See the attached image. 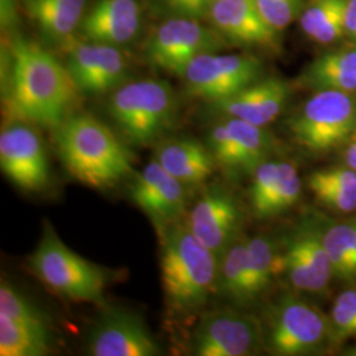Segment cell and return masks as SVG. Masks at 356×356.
<instances>
[{
	"label": "cell",
	"instance_id": "obj_1",
	"mask_svg": "<svg viewBox=\"0 0 356 356\" xmlns=\"http://www.w3.org/2000/svg\"><path fill=\"white\" fill-rule=\"evenodd\" d=\"M79 90L66 65L26 38H15L8 58L7 110L13 119L41 127H58Z\"/></svg>",
	"mask_w": 356,
	"mask_h": 356
},
{
	"label": "cell",
	"instance_id": "obj_2",
	"mask_svg": "<svg viewBox=\"0 0 356 356\" xmlns=\"http://www.w3.org/2000/svg\"><path fill=\"white\" fill-rule=\"evenodd\" d=\"M56 144L66 170L90 188H111L134 172L126 144L92 115L67 116L56 128Z\"/></svg>",
	"mask_w": 356,
	"mask_h": 356
},
{
	"label": "cell",
	"instance_id": "obj_3",
	"mask_svg": "<svg viewBox=\"0 0 356 356\" xmlns=\"http://www.w3.org/2000/svg\"><path fill=\"white\" fill-rule=\"evenodd\" d=\"M219 257L185 225L163 231L161 281L169 309L181 316L200 312L216 293Z\"/></svg>",
	"mask_w": 356,
	"mask_h": 356
},
{
	"label": "cell",
	"instance_id": "obj_4",
	"mask_svg": "<svg viewBox=\"0 0 356 356\" xmlns=\"http://www.w3.org/2000/svg\"><path fill=\"white\" fill-rule=\"evenodd\" d=\"M176 97L161 79H140L114 90L108 113L123 136L138 147L159 140L175 122Z\"/></svg>",
	"mask_w": 356,
	"mask_h": 356
},
{
	"label": "cell",
	"instance_id": "obj_5",
	"mask_svg": "<svg viewBox=\"0 0 356 356\" xmlns=\"http://www.w3.org/2000/svg\"><path fill=\"white\" fill-rule=\"evenodd\" d=\"M31 267L51 291L73 301L104 305L107 275L65 244L49 223L44 226Z\"/></svg>",
	"mask_w": 356,
	"mask_h": 356
},
{
	"label": "cell",
	"instance_id": "obj_6",
	"mask_svg": "<svg viewBox=\"0 0 356 356\" xmlns=\"http://www.w3.org/2000/svg\"><path fill=\"white\" fill-rule=\"evenodd\" d=\"M263 334L273 355H316L334 344L329 316L292 293L282 294L268 309Z\"/></svg>",
	"mask_w": 356,
	"mask_h": 356
},
{
	"label": "cell",
	"instance_id": "obj_7",
	"mask_svg": "<svg viewBox=\"0 0 356 356\" xmlns=\"http://www.w3.org/2000/svg\"><path fill=\"white\" fill-rule=\"evenodd\" d=\"M288 129L312 156L337 151L356 135V101L342 91H316L288 120Z\"/></svg>",
	"mask_w": 356,
	"mask_h": 356
},
{
	"label": "cell",
	"instance_id": "obj_8",
	"mask_svg": "<svg viewBox=\"0 0 356 356\" xmlns=\"http://www.w3.org/2000/svg\"><path fill=\"white\" fill-rule=\"evenodd\" d=\"M227 41L201 20L173 16L154 29L145 45V57L153 67L181 76L191 61L209 51H219Z\"/></svg>",
	"mask_w": 356,
	"mask_h": 356
},
{
	"label": "cell",
	"instance_id": "obj_9",
	"mask_svg": "<svg viewBox=\"0 0 356 356\" xmlns=\"http://www.w3.org/2000/svg\"><path fill=\"white\" fill-rule=\"evenodd\" d=\"M261 74L263 64L252 54L209 51L195 57L181 76L189 95L213 104L252 85Z\"/></svg>",
	"mask_w": 356,
	"mask_h": 356
},
{
	"label": "cell",
	"instance_id": "obj_10",
	"mask_svg": "<svg viewBox=\"0 0 356 356\" xmlns=\"http://www.w3.org/2000/svg\"><path fill=\"white\" fill-rule=\"evenodd\" d=\"M45 314L8 281L0 285V355L44 356L51 351Z\"/></svg>",
	"mask_w": 356,
	"mask_h": 356
},
{
	"label": "cell",
	"instance_id": "obj_11",
	"mask_svg": "<svg viewBox=\"0 0 356 356\" xmlns=\"http://www.w3.org/2000/svg\"><path fill=\"white\" fill-rule=\"evenodd\" d=\"M264 344L263 326L254 316L239 310L202 312L191 337L197 356L254 355Z\"/></svg>",
	"mask_w": 356,
	"mask_h": 356
},
{
	"label": "cell",
	"instance_id": "obj_12",
	"mask_svg": "<svg viewBox=\"0 0 356 356\" xmlns=\"http://www.w3.org/2000/svg\"><path fill=\"white\" fill-rule=\"evenodd\" d=\"M281 273L297 292L322 294L329 289L334 272L319 218L300 223L288 234L281 245Z\"/></svg>",
	"mask_w": 356,
	"mask_h": 356
},
{
	"label": "cell",
	"instance_id": "obj_13",
	"mask_svg": "<svg viewBox=\"0 0 356 356\" xmlns=\"http://www.w3.org/2000/svg\"><path fill=\"white\" fill-rule=\"evenodd\" d=\"M0 168L23 191H41L49 185L48 156L41 136L31 123L16 119L1 129Z\"/></svg>",
	"mask_w": 356,
	"mask_h": 356
},
{
	"label": "cell",
	"instance_id": "obj_14",
	"mask_svg": "<svg viewBox=\"0 0 356 356\" xmlns=\"http://www.w3.org/2000/svg\"><path fill=\"white\" fill-rule=\"evenodd\" d=\"M206 144L218 166L227 173L251 176L257 166L268 160L273 139L266 127L226 118L211 127Z\"/></svg>",
	"mask_w": 356,
	"mask_h": 356
},
{
	"label": "cell",
	"instance_id": "obj_15",
	"mask_svg": "<svg viewBox=\"0 0 356 356\" xmlns=\"http://www.w3.org/2000/svg\"><path fill=\"white\" fill-rule=\"evenodd\" d=\"M91 356H157L163 348L144 319L124 307H106L88 337Z\"/></svg>",
	"mask_w": 356,
	"mask_h": 356
},
{
	"label": "cell",
	"instance_id": "obj_16",
	"mask_svg": "<svg viewBox=\"0 0 356 356\" xmlns=\"http://www.w3.org/2000/svg\"><path fill=\"white\" fill-rule=\"evenodd\" d=\"M185 226L220 257L242 235V210L227 189L219 185L209 186L191 206Z\"/></svg>",
	"mask_w": 356,
	"mask_h": 356
},
{
	"label": "cell",
	"instance_id": "obj_17",
	"mask_svg": "<svg viewBox=\"0 0 356 356\" xmlns=\"http://www.w3.org/2000/svg\"><path fill=\"white\" fill-rule=\"evenodd\" d=\"M186 189L153 159L135 176L128 194L153 225L164 231L182 216L186 204Z\"/></svg>",
	"mask_w": 356,
	"mask_h": 356
},
{
	"label": "cell",
	"instance_id": "obj_18",
	"mask_svg": "<svg viewBox=\"0 0 356 356\" xmlns=\"http://www.w3.org/2000/svg\"><path fill=\"white\" fill-rule=\"evenodd\" d=\"M207 20L227 42L261 49H277L280 35L268 24L254 0H214Z\"/></svg>",
	"mask_w": 356,
	"mask_h": 356
},
{
	"label": "cell",
	"instance_id": "obj_19",
	"mask_svg": "<svg viewBox=\"0 0 356 356\" xmlns=\"http://www.w3.org/2000/svg\"><path fill=\"white\" fill-rule=\"evenodd\" d=\"M250 204L257 219L281 216L298 202L302 181L291 161L266 160L251 175Z\"/></svg>",
	"mask_w": 356,
	"mask_h": 356
},
{
	"label": "cell",
	"instance_id": "obj_20",
	"mask_svg": "<svg viewBox=\"0 0 356 356\" xmlns=\"http://www.w3.org/2000/svg\"><path fill=\"white\" fill-rule=\"evenodd\" d=\"M67 69L79 91L101 94L122 86L128 64L119 47L91 42L74 44L67 58Z\"/></svg>",
	"mask_w": 356,
	"mask_h": 356
},
{
	"label": "cell",
	"instance_id": "obj_21",
	"mask_svg": "<svg viewBox=\"0 0 356 356\" xmlns=\"http://www.w3.org/2000/svg\"><path fill=\"white\" fill-rule=\"evenodd\" d=\"M291 95V86L281 78H260L252 85L229 98L213 103V108L227 116L267 127L284 111Z\"/></svg>",
	"mask_w": 356,
	"mask_h": 356
},
{
	"label": "cell",
	"instance_id": "obj_22",
	"mask_svg": "<svg viewBox=\"0 0 356 356\" xmlns=\"http://www.w3.org/2000/svg\"><path fill=\"white\" fill-rule=\"evenodd\" d=\"M140 24L138 0H95L79 28L91 42L120 47L138 36Z\"/></svg>",
	"mask_w": 356,
	"mask_h": 356
},
{
	"label": "cell",
	"instance_id": "obj_23",
	"mask_svg": "<svg viewBox=\"0 0 356 356\" xmlns=\"http://www.w3.org/2000/svg\"><path fill=\"white\" fill-rule=\"evenodd\" d=\"M154 160L186 188L206 182L218 166L207 144L186 138L160 143Z\"/></svg>",
	"mask_w": 356,
	"mask_h": 356
},
{
	"label": "cell",
	"instance_id": "obj_24",
	"mask_svg": "<svg viewBox=\"0 0 356 356\" xmlns=\"http://www.w3.org/2000/svg\"><path fill=\"white\" fill-rule=\"evenodd\" d=\"M298 83L316 91H356V42L321 54L306 66Z\"/></svg>",
	"mask_w": 356,
	"mask_h": 356
},
{
	"label": "cell",
	"instance_id": "obj_25",
	"mask_svg": "<svg viewBox=\"0 0 356 356\" xmlns=\"http://www.w3.org/2000/svg\"><path fill=\"white\" fill-rule=\"evenodd\" d=\"M280 273L281 247L279 243L268 235H257L248 239L241 306L256 302L268 292Z\"/></svg>",
	"mask_w": 356,
	"mask_h": 356
},
{
	"label": "cell",
	"instance_id": "obj_26",
	"mask_svg": "<svg viewBox=\"0 0 356 356\" xmlns=\"http://www.w3.org/2000/svg\"><path fill=\"white\" fill-rule=\"evenodd\" d=\"M23 6L45 38L65 44L86 13V0H23Z\"/></svg>",
	"mask_w": 356,
	"mask_h": 356
},
{
	"label": "cell",
	"instance_id": "obj_27",
	"mask_svg": "<svg viewBox=\"0 0 356 356\" xmlns=\"http://www.w3.org/2000/svg\"><path fill=\"white\" fill-rule=\"evenodd\" d=\"M307 186L317 201L330 211L351 214L356 210V170L348 166H329L313 172Z\"/></svg>",
	"mask_w": 356,
	"mask_h": 356
},
{
	"label": "cell",
	"instance_id": "obj_28",
	"mask_svg": "<svg viewBox=\"0 0 356 356\" xmlns=\"http://www.w3.org/2000/svg\"><path fill=\"white\" fill-rule=\"evenodd\" d=\"M319 223L334 277L356 284V216L343 220L319 218Z\"/></svg>",
	"mask_w": 356,
	"mask_h": 356
},
{
	"label": "cell",
	"instance_id": "obj_29",
	"mask_svg": "<svg viewBox=\"0 0 356 356\" xmlns=\"http://www.w3.org/2000/svg\"><path fill=\"white\" fill-rule=\"evenodd\" d=\"M347 0H306L298 17L307 38L317 44H330L346 35Z\"/></svg>",
	"mask_w": 356,
	"mask_h": 356
},
{
	"label": "cell",
	"instance_id": "obj_30",
	"mask_svg": "<svg viewBox=\"0 0 356 356\" xmlns=\"http://www.w3.org/2000/svg\"><path fill=\"white\" fill-rule=\"evenodd\" d=\"M248 239L239 236L219 257L216 294L235 305L242 304Z\"/></svg>",
	"mask_w": 356,
	"mask_h": 356
},
{
	"label": "cell",
	"instance_id": "obj_31",
	"mask_svg": "<svg viewBox=\"0 0 356 356\" xmlns=\"http://www.w3.org/2000/svg\"><path fill=\"white\" fill-rule=\"evenodd\" d=\"M329 318L334 344L356 339V286L339 293L331 306Z\"/></svg>",
	"mask_w": 356,
	"mask_h": 356
},
{
	"label": "cell",
	"instance_id": "obj_32",
	"mask_svg": "<svg viewBox=\"0 0 356 356\" xmlns=\"http://www.w3.org/2000/svg\"><path fill=\"white\" fill-rule=\"evenodd\" d=\"M259 13L277 32L298 20L306 0H254Z\"/></svg>",
	"mask_w": 356,
	"mask_h": 356
},
{
	"label": "cell",
	"instance_id": "obj_33",
	"mask_svg": "<svg viewBox=\"0 0 356 356\" xmlns=\"http://www.w3.org/2000/svg\"><path fill=\"white\" fill-rule=\"evenodd\" d=\"M164 3L173 16L202 20L207 19L214 0H164Z\"/></svg>",
	"mask_w": 356,
	"mask_h": 356
},
{
	"label": "cell",
	"instance_id": "obj_34",
	"mask_svg": "<svg viewBox=\"0 0 356 356\" xmlns=\"http://www.w3.org/2000/svg\"><path fill=\"white\" fill-rule=\"evenodd\" d=\"M346 36L356 42V0H347Z\"/></svg>",
	"mask_w": 356,
	"mask_h": 356
},
{
	"label": "cell",
	"instance_id": "obj_35",
	"mask_svg": "<svg viewBox=\"0 0 356 356\" xmlns=\"http://www.w3.org/2000/svg\"><path fill=\"white\" fill-rule=\"evenodd\" d=\"M344 165L356 170V135L346 144L343 153Z\"/></svg>",
	"mask_w": 356,
	"mask_h": 356
},
{
	"label": "cell",
	"instance_id": "obj_36",
	"mask_svg": "<svg viewBox=\"0 0 356 356\" xmlns=\"http://www.w3.org/2000/svg\"><path fill=\"white\" fill-rule=\"evenodd\" d=\"M347 355H355L356 356V346L354 347H351L350 350H348V353H346Z\"/></svg>",
	"mask_w": 356,
	"mask_h": 356
}]
</instances>
